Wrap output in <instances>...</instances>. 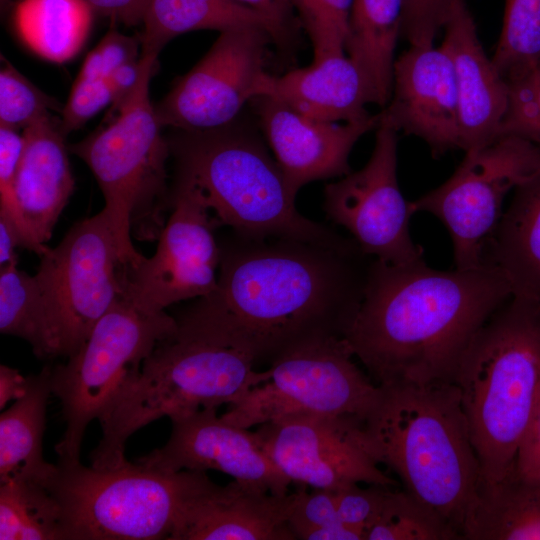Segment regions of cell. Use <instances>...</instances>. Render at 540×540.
Segmentation results:
<instances>
[{
	"mask_svg": "<svg viewBox=\"0 0 540 540\" xmlns=\"http://www.w3.org/2000/svg\"><path fill=\"white\" fill-rule=\"evenodd\" d=\"M292 4L311 40L314 62L344 54L353 0H292Z\"/></svg>",
	"mask_w": 540,
	"mask_h": 540,
	"instance_id": "d590c367",
	"label": "cell"
},
{
	"mask_svg": "<svg viewBox=\"0 0 540 540\" xmlns=\"http://www.w3.org/2000/svg\"><path fill=\"white\" fill-rule=\"evenodd\" d=\"M512 296L505 274L486 261L444 271L424 259H373L344 338L379 386L453 381L473 339Z\"/></svg>",
	"mask_w": 540,
	"mask_h": 540,
	"instance_id": "7a4b0ae2",
	"label": "cell"
},
{
	"mask_svg": "<svg viewBox=\"0 0 540 540\" xmlns=\"http://www.w3.org/2000/svg\"><path fill=\"white\" fill-rule=\"evenodd\" d=\"M114 100L112 88L107 79L76 76L68 99L60 113V127L67 137L82 128L91 118Z\"/></svg>",
	"mask_w": 540,
	"mask_h": 540,
	"instance_id": "f35d334b",
	"label": "cell"
},
{
	"mask_svg": "<svg viewBox=\"0 0 540 540\" xmlns=\"http://www.w3.org/2000/svg\"><path fill=\"white\" fill-rule=\"evenodd\" d=\"M255 435L291 483L332 491L353 484L397 486L372 456L359 418L296 413L259 425Z\"/></svg>",
	"mask_w": 540,
	"mask_h": 540,
	"instance_id": "2e32d148",
	"label": "cell"
},
{
	"mask_svg": "<svg viewBox=\"0 0 540 540\" xmlns=\"http://www.w3.org/2000/svg\"><path fill=\"white\" fill-rule=\"evenodd\" d=\"M140 35L128 36L111 28L87 54L79 77L107 79L120 66L141 57Z\"/></svg>",
	"mask_w": 540,
	"mask_h": 540,
	"instance_id": "ab89813d",
	"label": "cell"
},
{
	"mask_svg": "<svg viewBox=\"0 0 540 540\" xmlns=\"http://www.w3.org/2000/svg\"><path fill=\"white\" fill-rule=\"evenodd\" d=\"M94 15L85 0H19L12 11V24L36 55L64 63L83 47Z\"/></svg>",
	"mask_w": 540,
	"mask_h": 540,
	"instance_id": "83f0119b",
	"label": "cell"
},
{
	"mask_svg": "<svg viewBox=\"0 0 540 540\" xmlns=\"http://www.w3.org/2000/svg\"><path fill=\"white\" fill-rule=\"evenodd\" d=\"M141 55L144 66L132 93L107 115L104 125L68 146L100 187L124 267L136 266L144 257L132 237L158 240L171 208L166 169L170 147L150 98L159 53Z\"/></svg>",
	"mask_w": 540,
	"mask_h": 540,
	"instance_id": "8992f818",
	"label": "cell"
},
{
	"mask_svg": "<svg viewBox=\"0 0 540 540\" xmlns=\"http://www.w3.org/2000/svg\"><path fill=\"white\" fill-rule=\"evenodd\" d=\"M167 140L176 179L191 183L219 222L249 238H287L343 248L355 243L298 212L277 161L232 123L178 130Z\"/></svg>",
	"mask_w": 540,
	"mask_h": 540,
	"instance_id": "5b68a950",
	"label": "cell"
},
{
	"mask_svg": "<svg viewBox=\"0 0 540 540\" xmlns=\"http://www.w3.org/2000/svg\"><path fill=\"white\" fill-rule=\"evenodd\" d=\"M176 331V318L165 311L144 312L121 296L67 362L51 368L52 394L65 421L55 445L58 462L80 461L90 422L111 410L156 344Z\"/></svg>",
	"mask_w": 540,
	"mask_h": 540,
	"instance_id": "9c48e42d",
	"label": "cell"
},
{
	"mask_svg": "<svg viewBox=\"0 0 540 540\" xmlns=\"http://www.w3.org/2000/svg\"><path fill=\"white\" fill-rule=\"evenodd\" d=\"M391 488L375 484H368L367 487L353 484L335 491L340 520L362 533L366 540V533L379 515Z\"/></svg>",
	"mask_w": 540,
	"mask_h": 540,
	"instance_id": "b9f144b4",
	"label": "cell"
},
{
	"mask_svg": "<svg viewBox=\"0 0 540 540\" xmlns=\"http://www.w3.org/2000/svg\"><path fill=\"white\" fill-rule=\"evenodd\" d=\"M245 352L182 328L159 341L136 378L99 421L102 436L90 466L114 468L128 462L125 445L137 430L162 417L170 419L203 408H218L261 382Z\"/></svg>",
	"mask_w": 540,
	"mask_h": 540,
	"instance_id": "52a82bcc",
	"label": "cell"
},
{
	"mask_svg": "<svg viewBox=\"0 0 540 540\" xmlns=\"http://www.w3.org/2000/svg\"><path fill=\"white\" fill-rule=\"evenodd\" d=\"M95 14L128 27L142 25L149 0H85Z\"/></svg>",
	"mask_w": 540,
	"mask_h": 540,
	"instance_id": "f6af8a7d",
	"label": "cell"
},
{
	"mask_svg": "<svg viewBox=\"0 0 540 540\" xmlns=\"http://www.w3.org/2000/svg\"><path fill=\"white\" fill-rule=\"evenodd\" d=\"M380 387L363 421L372 456L462 539L480 484V465L457 385L440 381Z\"/></svg>",
	"mask_w": 540,
	"mask_h": 540,
	"instance_id": "3957f363",
	"label": "cell"
},
{
	"mask_svg": "<svg viewBox=\"0 0 540 540\" xmlns=\"http://www.w3.org/2000/svg\"><path fill=\"white\" fill-rule=\"evenodd\" d=\"M271 42L262 26L220 32L207 53L155 105L161 126L208 130L232 123L248 101L260 97Z\"/></svg>",
	"mask_w": 540,
	"mask_h": 540,
	"instance_id": "5bb4252c",
	"label": "cell"
},
{
	"mask_svg": "<svg viewBox=\"0 0 540 540\" xmlns=\"http://www.w3.org/2000/svg\"><path fill=\"white\" fill-rule=\"evenodd\" d=\"M514 474L528 482H540V396L518 444Z\"/></svg>",
	"mask_w": 540,
	"mask_h": 540,
	"instance_id": "ee69618b",
	"label": "cell"
},
{
	"mask_svg": "<svg viewBox=\"0 0 540 540\" xmlns=\"http://www.w3.org/2000/svg\"><path fill=\"white\" fill-rule=\"evenodd\" d=\"M254 100L261 128L295 197L308 183L349 174L354 145L380 121L376 114L340 124L305 116L272 97Z\"/></svg>",
	"mask_w": 540,
	"mask_h": 540,
	"instance_id": "d6986e66",
	"label": "cell"
},
{
	"mask_svg": "<svg viewBox=\"0 0 540 540\" xmlns=\"http://www.w3.org/2000/svg\"><path fill=\"white\" fill-rule=\"evenodd\" d=\"M379 123L425 141L433 156L460 149L454 67L441 45H410L394 62L393 89Z\"/></svg>",
	"mask_w": 540,
	"mask_h": 540,
	"instance_id": "ac0fdd59",
	"label": "cell"
},
{
	"mask_svg": "<svg viewBox=\"0 0 540 540\" xmlns=\"http://www.w3.org/2000/svg\"><path fill=\"white\" fill-rule=\"evenodd\" d=\"M213 483L201 471L76 461L58 462L46 486L60 505L64 540H171L188 506Z\"/></svg>",
	"mask_w": 540,
	"mask_h": 540,
	"instance_id": "ba28073f",
	"label": "cell"
},
{
	"mask_svg": "<svg viewBox=\"0 0 540 540\" xmlns=\"http://www.w3.org/2000/svg\"><path fill=\"white\" fill-rule=\"evenodd\" d=\"M29 377H24L17 369L0 366V408L4 409L11 400L22 398L29 387Z\"/></svg>",
	"mask_w": 540,
	"mask_h": 540,
	"instance_id": "7dc6e473",
	"label": "cell"
},
{
	"mask_svg": "<svg viewBox=\"0 0 540 540\" xmlns=\"http://www.w3.org/2000/svg\"><path fill=\"white\" fill-rule=\"evenodd\" d=\"M507 83L509 102L500 137L512 135L540 147V65Z\"/></svg>",
	"mask_w": 540,
	"mask_h": 540,
	"instance_id": "8d00e7d4",
	"label": "cell"
},
{
	"mask_svg": "<svg viewBox=\"0 0 540 540\" xmlns=\"http://www.w3.org/2000/svg\"><path fill=\"white\" fill-rule=\"evenodd\" d=\"M397 131L379 123L372 154L363 168L326 185L324 210L368 256L390 265L423 260L410 234L413 214L397 179Z\"/></svg>",
	"mask_w": 540,
	"mask_h": 540,
	"instance_id": "9a60e30c",
	"label": "cell"
},
{
	"mask_svg": "<svg viewBox=\"0 0 540 540\" xmlns=\"http://www.w3.org/2000/svg\"><path fill=\"white\" fill-rule=\"evenodd\" d=\"M293 500L294 493H262L235 480L213 483L188 506L171 540H295Z\"/></svg>",
	"mask_w": 540,
	"mask_h": 540,
	"instance_id": "44dd1931",
	"label": "cell"
},
{
	"mask_svg": "<svg viewBox=\"0 0 540 540\" xmlns=\"http://www.w3.org/2000/svg\"><path fill=\"white\" fill-rule=\"evenodd\" d=\"M263 16L270 28L272 42L282 49L291 47L296 31L292 0H233Z\"/></svg>",
	"mask_w": 540,
	"mask_h": 540,
	"instance_id": "7bdbcfd3",
	"label": "cell"
},
{
	"mask_svg": "<svg viewBox=\"0 0 540 540\" xmlns=\"http://www.w3.org/2000/svg\"><path fill=\"white\" fill-rule=\"evenodd\" d=\"M275 98L295 111L322 121L353 122L371 114L368 87L353 61L332 55L282 76L267 74L260 97Z\"/></svg>",
	"mask_w": 540,
	"mask_h": 540,
	"instance_id": "603a6c76",
	"label": "cell"
},
{
	"mask_svg": "<svg viewBox=\"0 0 540 540\" xmlns=\"http://www.w3.org/2000/svg\"><path fill=\"white\" fill-rule=\"evenodd\" d=\"M248 25L262 26L270 34L263 16L233 0H149L139 34L141 51L160 53L168 42L187 32H223Z\"/></svg>",
	"mask_w": 540,
	"mask_h": 540,
	"instance_id": "f1b7e54d",
	"label": "cell"
},
{
	"mask_svg": "<svg viewBox=\"0 0 540 540\" xmlns=\"http://www.w3.org/2000/svg\"><path fill=\"white\" fill-rule=\"evenodd\" d=\"M462 539L540 540V482L513 473L481 486L467 511Z\"/></svg>",
	"mask_w": 540,
	"mask_h": 540,
	"instance_id": "4316f807",
	"label": "cell"
},
{
	"mask_svg": "<svg viewBox=\"0 0 540 540\" xmlns=\"http://www.w3.org/2000/svg\"><path fill=\"white\" fill-rule=\"evenodd\" d=\"M35 277L44 307L42 359L69 357L122 296V262L107 213L73 224L40 256Z\"/></svg>",
	"mask_w": 540,
	"mask_h": 540,
	"instance_id": "30bf717a",
	"label": "cell"
},
{
	"mask_svg": "<svg viewBox=\"0 0 540 540\" xmlns=\"http://www.w3.org/2000/svg\"><path fill=\"white\" fill-rule=\"evenodd\" d=\"M484 261L505 274L514 297L540 308V170L514 190L487 240Z\"/></svg>",
	"mask_w": 540,
	"mask_h": 540,
	"instance_id": "cb8c5ba5",
	"label": "cell"
},
{
	"mask_svg": "<svg viewBox=\"0 0 540 540\" xmlns=\"http://www.w3.org/2000/svg\"><path fill=\"white\" fill-rule=\"evenodd\" d=\"M170 420L166 444L139 458L138 463L164 472L216 470L249 489L288 494L291 481L265 452L255 432L225 421L217 415V408Z\"/></svg>",
	"mask_w": 540,
	"mask_h": 540,
	"instance_id": "e0dca14e",
	"label": "cell"
},
{
	"mask_svg": "<svg viewBox=\"0 0 540 540\" xmlns=\"http://www.w3.org/2000/svg\"><path fill=\"white\" fill-rule=\"evenodd\" d=\"M44 307L35 275L18 269L17 264L0 268V331L28 342L41 358Z\"/></svg>",
	"mask_w": 540,
	"mask_h": 540,
	"instance_id": "4dcf8cb0",
	"label": "cell"
},
{
	"mask_svg": "<svg viewBox=\"0 0 540 540\" xmlns=\"http://www.w3.org/2000/svg\"><path fill=\"white\" fill-rule=\"evenodd\" d=\"M465 153L450 178L410 201L413 214L430 213L444 224L459 269L485 262V245L500 221L505 197L540 170V147L512 135Z\"/></svg>",
	"mask_w": 540,
	"mask_h": 540,
	"instance_id": "7c38bea8",
	"label": "cell"
},
{
	"mask_svg": "<svg viewBox=\"0 0 540 540\" xmlns=\"http://www.w3.org/2000/svg\"><path fill=\"white\" fill-rule=\"evenodd\" d=\"M289 526L295 538L301 540H364L362 533L340 520L336 492L332 490H297Z\"/></svg>",
	"mask_w": 540,
	"mask_h": 540,
	"instance_id": "e575fe53",
	"label": "cell"
},
{
	"mask_svg": "<svg viewBox=\"0 0 540 540\" xmlns=\"http://www.w3.org/2000/svg\"><path fill=\"white\" fill-rule=\"evenodd\" d=\"M216 289L177 324L270 363L310 339L344 337L374 258L357 243L328 247L235 234L224 246Z\"/></svg>",
	"mask_w": 540,
	"mask_h": 540,
	"instance_id": "6da1fadb",
	"label": "cell"
},
{
	"mask_svg": "<svg viewBox=\"0 0 540 540\" xmlns=\"http://www.w3.org/2000/svg\"><path fill=\"white\" fill-rule=\"evenodd\" d=\"M22 132L24 144L16 176V200L31 236L46 245L74 191L70 151L60 117L53 114Z\"/></svg>",
	"mask_w": 540,
	"mask_h": 540,
	"instance_id": "7402d4cb",
	"label": "cell"
},
{
	"mask_svg": "<svg viewBox=\"0 0 540 540\" xmlns=\"http://www.w3.org/2000/svg\"><path fill=\"white\" fill-rule=\"evenodd\" d=\"M539 396H540V385H539Z\"/></svg>",
	"mask_w": 540,
	"mask_h": 540,
	"instance_id": "c3c4849f",
	"label": "cell"
},
{
	"mask_svg": "<svg viewBox=\"0 0 540 540\" xmlns=\"http://www.w3.org/2000/svg\"><path fill=\"white\" fill-rule=\"evenodd\" d=\"M402 11L403 0H353L345 51L359 69L372 103L382 108L392 95Z\"/></svg>",
	"mask_w": 540,
	"mask_h": 540,
	"instance_id": "d4e9b609",
	"label": "cell"
},
{
	"mask_svg": "<svg viewBox=\"0 0 540 540\" xmlns=\"http://www.w3.org/2000/svg\"><path fill=\"white\" fill-rule=\"evenodd\" d=\"M219 226L199 189L176 179L155 253L134 267L122 266V296L144 312L158 313L212 293L221 256L214 235Z\"/></svg>",
	"mask_w": 540,
	"mask_h": 540,
	"instance_id": "4fadbf2b",
	"label": "cell"
},
{
	"mask_svg": "<svg viewBox=\"0 0 540 540\" xmlns=\"http://www.w3.org/2000/svg\"><path fill=\"white\" fill-rule=\"evenodd\" d=\"M50 367L29 376L27 393L0 416V483L34 479L46 484L56 470L42 453L46 407L51 390Z\"/></svg>",
	"mask_w": 540,
	"mask_h": 540,
	"instance_id": "484cf974",
	"label": "cell"
},
{
	"mask_svg": "<svg viewBox=\"0 0 540 540\" xmlns=\"http://www.w3.org/2000/svg\"><path fill=\"white\" fill-rule=\"evenodd\" d=\"M0 126L23 131L41 119L61 113L63 105L30 82L1 56Z\"/></svg>",
	"mask_w": 540,
	"mask_h": 540,
	"instance_id": "836d02e7",
	"label": "cell"
},
{
	"mask_svg": "<svg viewBox=\"0 0 540 540\" xmlns=\"http://www.w3.org/2000/svg\"><path fill=\"white\" fill-rule=\"evenodd\" d=\"M26 248V242L11 218L0 211V268L18 264L16 248Z\"/></svg>",
	"mask_w": 540,
	"mask_h": 540,
	"instance_id": "bcb514c9",
	"label": "cell"
},
{
	"mask_svg": "<svg viewBox=\"0 0 540 540\" xmlns=\"http://www.w3.org/2000/svg\"><path fill=\"white\" fill-rule=\"evenodd\" d=\"M1 540H64L61 508L45 483L11 479L0 483Z\"/></svg>",
	"mask_w": 540,
	"mask_h": 540,
	"instance_id": "f546056e",
	"label": "cell"
},
{
	"mask_svg": "<svg viewBox=\"0 0 540 540\" xmlns=\"http://www.w3.org/2000/svg\"><path fill=\"white\" fill-rule=\"evenodd\" d=\"M480 465V486L514 471L539 397L540 308L512 296L481 328L454 380Z\"/></svg>",
	"mask_w": 540,
	"mask_h": 540,
	"instance_id": "277c9868",
	"label": "cell"
},
{
	"mask_svg": "<svg viewBox=\"0 0 540 540\" xmlns=\"http://www.w3.org/2000/svg\"><path fill=\"white\" fill-rule=\"evenodd\" d=\"M491 60L506 81L540 65V0H505L502 30Z\"/></svg>",
	"mask_w": 540,
	"mask_h": 540,
	"instance_id": "1f68e13d",
	"label": "cell"
},
{
	"mask_svg": "<svg viewBox=\"0 0 540 540\" xmlns=\"http://www.w3.org/2000/svg\"><path fill=\"white\" fill-rule=\"evenodd\" d=\"M443 28L442 46L451 57L455 73L460 149L467 152L500 137L509 86L486 56L465 0L455 5Z\"/></svg>",
	"mask_w": 540,
	"mask_h": 540,
	"instance_id": "ffe728a7",
	"label": "cell"
},
{
	"mask_svg": "<svg viewBox=\"0 0 540 540\" xmlns=\"http://www.w3.org/2000/svg\"><path fill=\"white\" fill-rule=\"evenodd\" d=\"M460 0H403L401 36L410 45H432Z\"/></svg>",
	"mask_w": 540,
	"mask_h": 540,
	"instance_id": "60d3db41",
	"label": "cell"
},
{
	"mask_svg": "<svg viewBox=\"0 0 540 540\" xmlns=\"http://www.w3.org/2000/svg\"><path fill=\"white\" fill-rule=\"evenodd\" d=\"M457 533L405 490L389 489L366 540H452Z\"/></svg>",
	"mask_w": 540,
	"mask_h": 540,
	"instance_id": "d6a6232c",
	"label": "cell"
},
{
	"mask_svg": "<svg viewBox=\"0 0 540 540\" xmlns=\"http://www.w3.org/2000/svg\"><path fill=\"white\" fill-rule=\"evenodd\" d=\"M354 358L344 337L302 342L276 357L263 380L228 404L221 417L246 429L296 413L345 415L364 421L381 387Z\"/></svg>",
	"mask_w": 540,
	"mask_h": 540,
	"instance_id": "8fae6325",
	"label": "cell"
},
{
	"mask_svg": "<svg viewBox=\"0 0 540 540\" xmlns=\"http://www.w3.org/2000/svg\"><path fill=\"white\" fill-rule=\"evenodd\" d=\"M23 144L22 131L0 126V211L15 223L26 242V249L41 256L49 247L37 243L31 236L19 212L15 194Z\"/></svg>",
	"mask_w": 540,
	"mask_h": 540,
	"instance_id": "74e56055",
	"label": "cell"
}]
</instances>
